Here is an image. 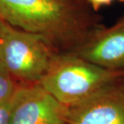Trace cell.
Instances as JSON below:
<instances>
[{
  "instance_id": "obj_1",
  "label": "cell",
  "mask_w": 124,
  "mask_h": 124,
  "mask_svg": "<svg viewBox=\"0 0 124 124\" xmlns=\"http://www.w3.org/2000/svg\"><path fill=\"white\" fill-rule=\"evenodd\" d=\"M123 78L121 71L101 68L71 54L56 56L39 84L59 102L71 107Z\"/></svg>"
},
{
  "instance_id": "obj_2",
  "label": "cell",
  "mask_w": 124,
  "mask_h": 124,
  "mask_svg": "<svg viewBox=\"0 0 124 124\" xmlns=\"http://www.w3.org/2000/svg\"><path fill=\"white\" fill-rule=\"evenodd\" d=\"M55 57L46 36L6 23L0 34V62L15 79L39 83Z\"/></svg>"
},
{
  "instance_id": "obj_3",
  "label": "cell",
  "mask_w": 124,
  "mask_h": 124,
  "mask_svg": "<svg viewBox=\"0 0 124 124\" xmlns=\"http://www.w3.org/2000/svg\"><path fill=\"white\" fill-rule=\"evenodd\" d=\"M0 17L14 28L48 39L73 28L66 7L58 0H0Z\"/></svg>"
},
{
  "instance_id": "obj_4",
  "label": "cell",
  "mask_w": 124,
  "mask_h": 124,
  "mask_svg": "<svg viewBox=\"0 0 124 124\" xmlns=\"http://www.w3.org/2000/svg\"><path fill=\"white\" fill-rule=\"evenodd\" d=\"M67 110L40 84H25L16 90L10 124H63Z\"/></svg>"
},
{
  "instance_id": "obj_5",
  "label": "cell",
  "mask_w": 124,
  "mask_h": 124,
  "mask_svg": "<svg viewBox=\"0 0 124 124\" xmlns=\"http://www.w3.org/2000/svg\"><path fill=\"white\" fill-rule=\"evenodd\" d=\"M63 124H124V78L68 107Z\"/></svg>"
},
{
  "instance_id": "obj_6",
  "label": "cell",
  "mask_w": 124,
  "mask_h": 124,
  "mask_svg": "<svg viewBox=\"0 0 124 124\" xmlns=\"http://www.w3.org/2000/svg\"><path fill=\"white\" fill-rule=\"evenodd\" d=\"M75 55L101 68H124V23L101 32L79 44Z\"/></svg>"
},
{
  "instance_id": "obj_7",
  "label": "cell",
  "mask_w": 124,
  "mask_h": 124,
  "mask_svg": "<svg viewBox=\"0 0 124 124\" xmlns=\"http://www.w3.org/2000/svg\"><path fill=\"white\" fill-rule=\"evenodd\" d=\"M19 86L16 79L0 62V101L11 97Z\"/></svg>"
},
{
  "instance_id": "obj_8",
  "label": "cell",
  "mask_w": 124,
  "mask_h": 124,
  "mask_svg": "<svg viewBox=\"0 0 124 124\" xmlns=\"http://www.w3.org/2000/svg\"><path fill=\"white\" fill-rule=\"evenodd\" d=\"M15 95L16 93L9 98L0 101V124H10L11 123L15 105Z\"/></svg>"
},
{
  "instance_id": "obj_9",
  "label": "cell",
  "mask_w": 124,
  "mask_h": 124,
  "mask_svg": "<svg viewBox=\"0 0 124 124\" xmlns=\"http://www.w3.org/2000/svg\"><path fill=\"white\" fill-rule=\"evenodd\" d=\"M90 2L92 4L93 8L98 9L101 7L106 6V5H109L113 0H89Z\"/></svg>"
},
{
  "instance_id": "obj_10",
  "label": "cell",
  "mask_w": 124,
  "mask_h": 124,
  "mask_svg": "<svg viewBox=\"0 0 124 124\" xmlns=\"http://www.w3.org/2000/svg\"><path fill=\"white\" fill-rule=\"evenodd\" d=\"M5 24H6V23H5V22L3 21V19L0 17V34H1L2 29H3V28H4Z\"/></svg>"
}]
</instances>
